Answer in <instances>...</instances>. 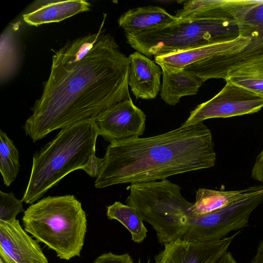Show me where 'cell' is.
I'll use <instances>...</instances> for the list:
<instances>
[{
    "label": "cell",
    "mask_w": 263,
    "mask_h": 263,
    "mask_svg": "<svg viewBox=\"0 0 263 263\" xmlns=\"http://www.w3.org/2000/svg\"><path fill=\"white\" fill-rule=\"evenodd\" d=\"M129 64L114 37L103 31L80 61H52L42 96L23 126L26 135L35 142L130 98Z\"/></svg>",
    "instance_id": "obj_1"
},
{
    "label": "cell",
    "mask_w": 263,
    "mask_h": 263,
    "mask_svg": "<svg viewBox=\"0 0 263 263\" xmlns=\"http://www.w3.org/2000/svg\"><path fill=\"white\" fill-rule=\"evenodd\" d=\"M95 186L162 180L213 167L216 154L211 130L203 122L159 135L115 141L108 145Z\"/></svg>",
    "instance_id": "obj_2"
},
{
    "label": "cell",
    "mask_w": 263,
    "mask_h": 263,
    "mask_svg": "<svg viewBox=\"0 0 263 263\" xmlns=\"http://www.w3.org/2000/svg\"><path fill=\"white\" fill-rule=\"evenodd\" d=\"M99 135L95 119L62 129L33 155L29 179L22 200L32 204L65 176L82 170L95 154Z\"/></svg>",
    "instance_id": "obj_3"
},
{
    "label": "cell",
    "mask_w": 263,
    "mask_h": 263,
    "mask_svg": "<svg viewBox=\"0 0 263 263\" xmlns=\"http://www.w3.org/2000/svg\"><path fill=\"white\" fill-rule=\"evenodd\" d=\"M24 230L53 250L60 259L80 256L87 232V218L73 195L47 196L24 212Z\"/></svg>",
    "instance_id": "obj_4"
},
{
    "label": "cell",
    "mask_w": 263,
    "mask_h": 263,
    "mask_svg": "<svg viewBox=\"0 0 263 263\" xmlns=\"http://www.w3.org/2000/svg\"><path fill=\"white\" fill-rule=\"evenodd\" d=\"M240 35L232 18L178 20L136 34L127 43L147 57L161 55L234 40Z\"/></svg>",
    "instance_id": "obj_5"
},
{
    "label": "cell",
    "mask_w": 263,
    "mask_h": 263,
    "mask_svg": "<svg viewBox=\"0 0 263 263\" xmlns=\"http://www.w3.org/2000/svg\"><path fill=\"white\" fill-rule=\"evenodd\" d=\"M177 184L170 186L159 201L152 219L159 243L181 240L201 242V217L189 208L193 203L182 196Z\"/></svg>",
    "instance_id": "obj_6"
},
{
    "label": "cell",
    "mask_w": 263,
    "mask_h": 263,
    "mask_svg": "<svg viewBox=\"0 0 263 263\" xmlns=\"http://www.w3.org/2000/svg\"><path fill=\"white\" fill-rule=\"evenodd\" d=\"M263 107V98L226 81L222 89L210 100L190 112L183 125H189L212 118H227L252 114Z\"/></svg>",
    "instance_id": "obj_7"
},
{
    "label": "cell",
    "mask_w": 263,
    "mask_h": 263,
    "mask_svg": "<svg viewBox=\"0 0 263 263\" xmlns=\"http://www.w3.org/2000/svg\"><path fill=\"white\" fill-rule=\"evenodd\" d=\"M239 29L240 35L250 39L249 44L240 52L207 58L190 64L188 69L196 73L203 82L213 78L224 80L229 69L263 57V20Z\"/></svg>",
    "instance_id": "obj_8"
},
{
    "label": "cell",
    "mask_w": 263,
    "mask_h": 263,
    "mask_svg": "<svg viewBox=\"0 0 263 263\" xmlns=\"http://www.w3.org/2000/svg\"><path fill=\"white\" fill-rule=\"evenodd\" d=\"M95 120L99 135L110 143L143 135L146 115L129 98L108 108Z\"/></svg>",
    "instance_id": "obj_9"
},
{
    "label": "cell",
    "mask_w": 263,
    "mask_h": 263,
    "mask_svg": "<svg viewBox=\"0 0 263 263\" xmlns=\"http://www.w3.org/2000/svg\"><path fill=\"white\" fill-rule=\"evenodd\" d=\"M241 232L213 241L194 242L177 239L164 245L155 257V263H215Z\"/></svg>",
    "instance_id": "obj_10"
},
{
    "label": "cell",
    "mask_w": 263,
    "mask_h": 263,
    "mask_svg": "<svg viewBox=\"0 0 263 263\" xmlns=\"http://www.w3.org/2000/svg\"><path fill=\"white\" fill-rule=\"evenodd\" d=\"M0 258L4 263H48L39 241L16 219L0 220Z\"/></svg>",
    "instance_id": "obj_11"
},
{
    "label": "cell",
    "mask_w": 263,
    "mask_h": 263,
    "mask_svg": "<svg viewBox=\"0 0 263 263\" xmlns=\"http://www.w3.org/2000/svg\"><path fill=\"white\" fill-rule=\"evenodd\" d=\"M250 41L248 37L240 35L237 38L228 41L157 55L154 57L155 62L159 66H164L170 69H182L191 64L216 55L238 53L249 44Z\"/></svg>",
    "instance_id": "obj_12"
},
{
    "label": "cell",
    "mask_w": 263,
    "mask_h": 263,
    "mask_svg": "<svg viewBox=\"0 0 263 263\" xmlns=\"http://www.w3.org/2000/svg\"><path fill=\"white\" fill-rule=\"evenodd\" d=\"M128 59V86L132 93L136 99H155L161 88V67L138 51L130 54Z\"/></svg>",
    "instance_id": "obj_13"
},
{
    "label": "cell",
    "mask_w": 263,
    "mask_h": 263,
    "mask_svg": "<svg viewBox=\"0 0 263 263\" xmlns=\"http://www.w3.org/2000/svg\"><path fill=\"white\" fill-rule=\"evenodd\" d=\"M159 66L162 73L160 95L161 99L170 105H176L182 97L196 95L203 83L202 79L193 71Z\"/></svg>",
    "instance_id": "obj_14"
},
{
    "label": "cell",
    "mask_w": 263,
    "mask_h": 263,
    "mask_svg": "<svg viewBox=\"0 0 263 263\" xmlns=\"http://www.w3.org/2000/svg\"><path fill=\"white\" fill-rule=\"evenodd\" d=\"M243 0H194L183 3L175 17L178 20L232 18L236 20Z\"/></svg>",
    "instance_id": "obj_15"
},
{
    "label": "cell",
    "mask_w": 263,
    "mask_h": 263,
    "mask_svg": "<svg viewBox=\"0 0 263 263\" xmlns=\"http://www.w3.org/2000/svg\"><path fill=\"white\" fill-rule=\"evenodd\" d=\"M177 18L163 8L154 6L128 10L118 18L119 26L126 35L136 34L175 22Z\"/></svg>",
    "instance_id": "obj_16"
},
{
    "label": "cell",
    "mask_w": 263,
    "mask_h": 263,
    "mask_svg": "<svg viewBox=\"0 0 263 263\" xmlns=\"http://www.w3.org/2000/svg\"><path fill=\"white\" fill-rule=\"evenodd\" d=\"M38 5L23 15V20L31 26L59 22L79 13L89 10L90 4L84 0L40 1Z\"/></svg>",
    "instance_id": "obj_17"
},
{
    "label": "cell",
    "mask_w": 263,
    "mask_h": 263,
    "mask_svg": "<svg viewBox=\"0 0 263 263\" xmlns=\"http://www.w3.org/2000/svg\"><path fill=\"white\" fill-rule=\"evenodd\" d=\"M262 192L263 185L228 191L200 188L196 192V201L192 203L189 210L195 215H204Z\"/></svg>",
    "instance_id": "obj_18"
},
{
    "label": "cell",
    "mask_w": 263,
    "mask_h": 263,
    "mask_svg": "<svg viewBox=\"0 0 263 263\" xmlns=\"http://www.w3.org/2000/svg\"><path fill=\"white\" fill-rule=\"evenodd\" d=\"M224 80L263 98V57L229 69Z\"/></svg>",
    "instance_id": "obj_19"
},
{
    "label": "cell",
    "mask_w": 263,
    "mask_h": 263,
    "mask_svg": "<svg viewBox=\"0 0 263 263\" xmlns=\"http://www.w3.org/2000/svg\"><path fill=\"white\" fill-rule=\"evenodd\" d=\"M106 215L109 219H115L122 224L130 233L132 240L142 242L147 237V230L136 210L119 201L107 206Z\"/></svg>",
    "instance_id": "obj_20"
},
{
    "label": "cell",
    "mask_w": 263,
    "mask_h": 263,
    "mask_svg": "<svg viewBox=\"0 0 263 263\" xmlns=\"http://www.w3.org/2000/svg\"><path fill=\"white\" fill-rule=\"evenodd\" d=\"M105 18L98 32L68 42L52 56V61L61 63H74L81 60L93 47L99 37Z\"/></svg>",
    "instance_id": "obj_21"
},
{
    "label": "cell",
    "mask_w": 263,
    "mask_h": 263,
    "mask_svg": "<svg viewBox=\"0 0 263 263\" xmlns=\"http://www.w3.org/2000/svg\"><path fill=\"white\" fill-rule=\"evenodd\" d=\"M18 152L13 141L0 130V172L3 182L10 186L20 171Z\"/></svg>",
    "instance_id": "obj_22"
},
{
    "label": "cell",
    "mask_w": 263,
    "mask_h": 263,
    "mask_svg": "<svg viewBox=\"0 0 263 263\" xmlns=\"http://www.w3.org/2000/svg\"><path fill=\"white\" fill-rule=\"evenodd\" d=\"M13 26L7 28L1 36V83L10 78L15 71L18 63L16 38Z\"/></svg>",
    "instance_id": "obj_23"
},
{
    "label": "cell",
    "mask_w": 263,
    "mask_h": 263,
    "mask_svg": "<svg viewBox=\"0 0 263 263\" xmlns=\"http://www.w3.org/2000/svg\"><path fill=\"white\" fill-rule=\"evenodd\" d=\"M23 200L17 199L13 193L0 191V220L11 221L16 219L17 214L25 212Z\"/></svg>",
    "instance_id": "obj_24"
},
{
    "label": "cell",
    "mask_w": 263,
    "mask_h": 263,
    "mask_svg": "<svg viewBox=\"0 0 263 263\" xmlns=\"http://www.w3.org/2000/svg\"><path fill=\"white\" fill-rule=\"evenodd\" d=\"M93 263H134L130 255L127 253L118 255L111 252L98 256Z\"/></svg>",
    "instance_id": "obj_25"
},
{
    "label": "cell",
    "mask_w": 263,
    "mask_h": 263,
    "mask_svg": "<svg viewBox=\"0 0 263 263\" xmlns=\"http://www.w3.org/2000/svg\"><path fill=\"white\" fill-rule=\"evenodd\" d=\"M104 162V158L97 157L96 155H92L88 163L82 169L91 177L97 178L101 171Z\"/></svg>",
    "instance_id": "obj_26"
},
{
    "label": "cell",
    "mask_w": 263,
    "mask_h": 263,
    "mask_svg": "<svg viewBox=\"0 0 263 263\" xmlns=\"http://www.w3.org/2000/svg\"><path fill=\"white\" fill-rule=\"evenodd\" d=\"M251 176L255 180L263 183V149L256 158Z\"/></svg>",
    "instance_id": "obj_27"
},
{
    "label": "cell",
    "mask_w": 263,
    "mask_h": 263,
    "mask_svg": "<svg viewBox=\"0 0 263 263\" xmlns=\"http://www.w3.org/2000/svg\"><path fill=\"white\" fill-rule=\"evenodd\" d=\"M251 263H263V239L260 241Z\"/></svg>",
    "instance_id": "obj_28"
},
{
    "label": "cell",
    "mask_w": 263,
    "mask_h": 263,
    "mask_svg": "<svg viewBox=\"0 0 263 263\" xmlns=\"http://www.w3.org/2000/svg\"><path fill=\"white\" fill-rule=\"evenodd\" d=\"M215 263H237L232 253L227 252L220 258H219Z\"/></svg>",
    "instance_id": "obj_29"
},
{
    "label": "cell",
    "mask_w": 263,
    "mask_h": 263,
    "mask_svg": "<svg viewBox=\"0 0 263 263\" xmlns=\"http://www.w3.org/2000/svg\"><path fill=\"white\" fill-rule=\"evenodd\" d=\"M150 262H151V260L149 259H148L146 263H150ZM137 263H142L140 259H139Z\"/></svg>",
    "instance_id": "obj_30"
},
{
    "label": "cell",
    "mask_w": 263,
    "mask_h": 263,
    "mask_svg": "<svg viewBox=\"0 0 263 263\" xmlns=\"http://www.w3.org/2000/svg\"><path fill=\"white\" fill-rule=\"evenodd\" d=\"M0 263H4V261L0 258Z\"/></svg>",
    "instance_id": "obj_31"
}]
</instances>
